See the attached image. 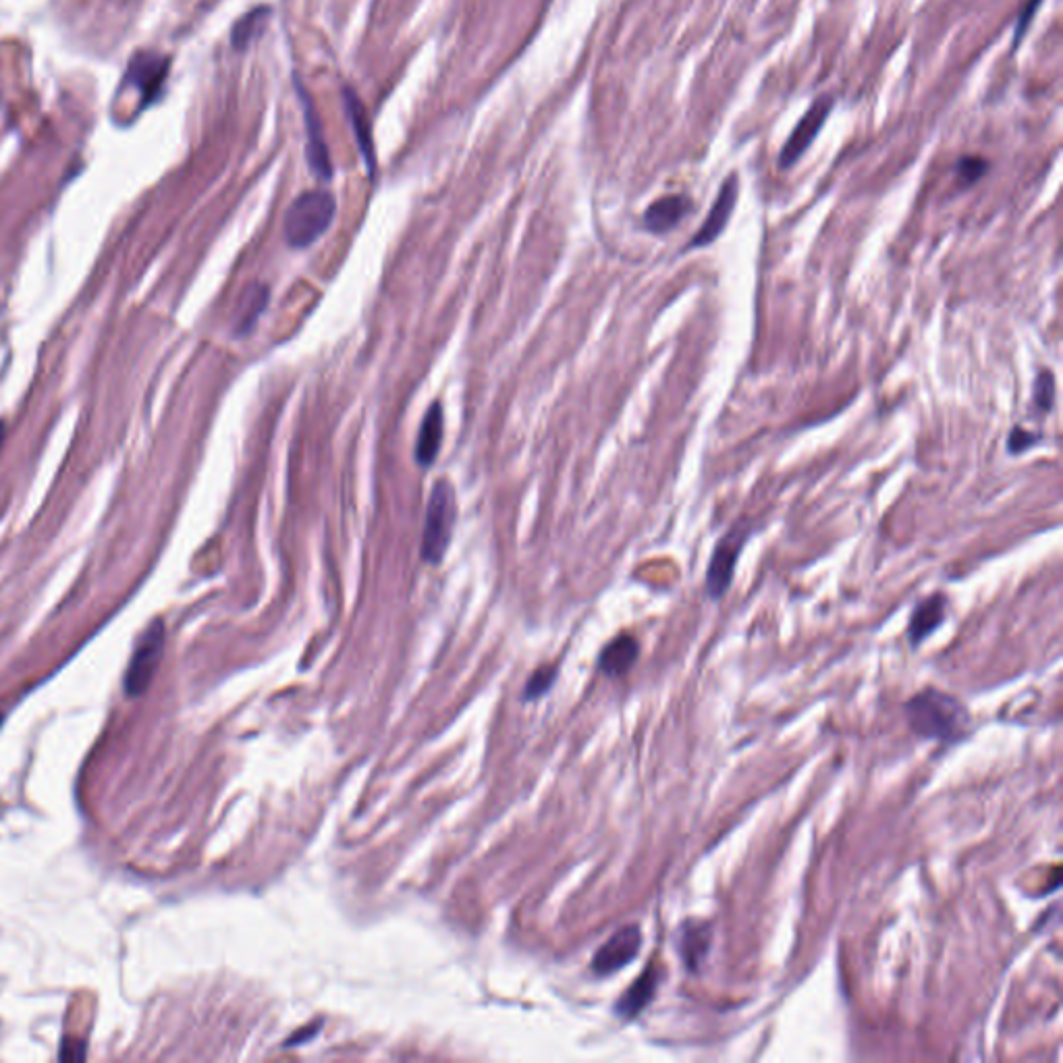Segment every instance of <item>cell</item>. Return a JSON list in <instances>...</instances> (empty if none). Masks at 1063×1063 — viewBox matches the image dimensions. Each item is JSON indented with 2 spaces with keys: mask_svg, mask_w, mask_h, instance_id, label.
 I'll return each instance as SVG.
<instances>
[{
  "mask_svg": "<svg viewBox=\"0 0 1063 1063\" xmlns=\"http://www.w3.org/2000/svg\"><path fill=\"white\" fill-rule=\"evenodd\" d=\"M906 719L918 738L947 744L962 740L970 727L968 708L956 696L937 688L914 694L906 702Z\"/></svg>",
  "mask_w": 1063,
  "mask_h": 1063,
  "instance_id": "1",
  "label": "cell"
},
{
  "mask_svg": "<svg viewBox=\"0 0 1063 1063\" xmlns=\"http://www.w3.org/2000/svg\"><path fill=\"white\" fill-rule=\"evenodd\" d=\"M337 214V200L324 189L297 196L285 214V239L291 248H308L329 231Z\"/></svg>",
  "mask_w": 1063,
  "mask_h": 1063,
  "instance_id": "2",
  "label": "cell"
},
{
  "mask_svg": "<svg viewBox=\"0 0 1063 1063\" xmlns=\"http://www.w3.org/2000/svg\"><path fill=\"white\" fill-rule=\"evenodd\" d=\"M455 493L447 480L436 482L426 509L424 532H422V559L426 563H441L455 528Z\"/></svg>",
  "mask_w": 1063,
  "mask_h": 1063,
  "instance_id": "3",
  "label": "cell"
},
{
  "mask_svg": "<svg viewBox=\"0 0 1063 1063\" xmlns=\"http://www.w3.org/2000/svg\"><path fill=\"white\" fill-rule=\"evenodd\" d=\"M750 532H752L750 522H738L733 528H729L727 534L717 542L713 557L706 567V592L713 598V601H721V598L727 594L733 582L735 565H738L740 561V555L750 538Z\"/></svg>",
  "mask_w": 1063,
  "mask_h": 1063,
  "instance_id": "4",
  "label": "cell"
},
{
  "mask_svg": "<svg viewBox=\"0 0 1063 1063\" xmlns=\"http://www.w3.org/2000/svg\"><path fill=\"white\" fill-rule=\"evenodd\" d=\"M162 648H165V625L156 619L150 628L138 640L133 650V657L125 675V690L129 696H140L150 686V681L158 669Z\"/></svg>",
  "mask_w": 1063,
  "mask_h": 1063,
  "instance_id": "5",
  "label": "cell"
},
{
  "mask_svg": "<svg viewBox=\"0 0 1063 1063\" xmlns=\"http://www.w3.org/2000/svg\"><path fill=\"white\" fill-rule=\"evenodd\" d=\"M831 111H833L831 96H821L819 100H814V104L804 113L800 123L794 127L792 135H789L787 142L783 144L781 154H779V169H792L796 162L806 154V150L816 140V135H819L821 129L825 127Z\"/></svg>",
  "mask_w": 1063,
  "mask_h": 1063,
  "instance_id": "6",
  "label": "cell"
},
{
  "mask_svg": "<svg viewBox=\"0 0 1063 1063\" xmlns=\"http://www.w3.org/2000/svg\"><path fill=\"white\" fill-rule=\"evenodd\" d=\"M642 947V931L638 924H628L601 945L592 958V972L596 976H611L632 964Z\"/></svg>",
  "mask_w": 1063,
  "mask_h": 1063,
  "instance_id": "7",
  "label": "cell"
},
{
  "mask_svg": "<svg viewBox=\"0 0 1063 1063\" xmlns=\"http://www.w3.org/2000/svg\"><path fill=\"white\" fill-rule=\"evenodd\" d=\"M738 198H740V179H738V175L731 173V175L723 181V185H721V189H719V196H717L713 208L708 210V216L704 218L702 227H700L698 233L690 239L688 250H692V248H706V245L715 243V241L721 237V233L725 231V227H727V223H729V218H731V214H733L735 204H738Z\"/></svg>",
  "mask_w": 1063,
  "mask_h": 1063,
  "instance_id": "8",
  "label": "cell"
},
{
  "mask_svg": "<svg viewBox=\"0 0 1063 1063\" xmlns=\"http://www.w3.org/2000/svg\"><path fill=\"white\" fill-rule=\"evenodd\" d=\"M711 943H713L711 924H706L704 920L688 918L679 924V929L675 933V947L688 972L702 970L708 958V951H711Z\"/></svg>",
  "mask_w": 1063,
  "mask_h": 1063,
  "instance_id": "9",
  "label": "cell"
},
{
  "mask_svg": "<svg viewBox=\"0 0 1063 1063\" xmlns=\"http://www.w3.org/2000/svg\"><path fill=\"white\" fill-rule=\"evenodd\" d=\"M167 73H169V59L160 57V54H154V52H140L138 57L129 63L125 81L142 92L144 106H148L158 96Z\"/></svg>",
  "mask_w": 1063,
  "mask_h": 1063,
  "instance_id": "10",
  "label": "cell"
},
{
  "mask_svg": "<svg viewBox=\"0 0 1063 1063\" xmlns=\"http://www.w3.org/2000/svg\"><path fill=\"white\" fill-rule=\"evenodd\" d=\"M299 96H302L306 129H308V162H310V169H312V173L318 179L329 181L333 177V165H331L329 146H326L324 133H322L324 131L322 123L318 119V113H316V108H314L310 96L302 88H299Z\"/></svg>",
  "mask_w": 1063,
  "mask_h": 1063,
  "instance_id": "11",
  "label": "cell"
},
{
  "mask_svg": "<svg viewBox=\"0 0 1063 1063\" xmlns=\"http://www.w3.org/2000/svg\"><path fill=\"white\" fill-rule=\"evenodd\" d=\"M947 613V598L943 594L926 596L924 601L916 605L912 611L910 623H908V640L914 648H918L926 638L933 636L945 621Z\"/></svg>",
  "mask_w": 1063,
  "mask_h": 1063,
  "instance_id": "12",
  "label": "cell"
},
{
  "mask_svg": "<svg viewBox=\"0 0 1063 1063\" xmlns=\"http://www.w3.org/2000/svg\"><path fill=\"white\" fill-rule=\"evenodd\" d=\"M692 208L694 206L688 196H681V194L665 196L648 206V210L644 212V227L654 235L669 233L671 229H675L681 221H684V218L692 212Z\"/></svg>",
  "mask_w": 1063,
  "mask_h": 1063,
  "instance_id": "13",
  "label": "cell"
},
{
  "mask_svg": "<svg viewBox=\"0 0 1063 1063\" xmlns=\"http://www.w3.org/2000/svg\"><path fill=\"white\" fill-rule=\"evenodd\" d=\"M659 980H661V968L648 966L636 978V983L621 995V999L615 1005V1014L621 1016L623 1020L638 1018L644 1012V1007L654 999V995H657Z\"/></svg>",
  "mask_w": 1063,
  "mask_h": 1063,
  "instance_id": "14",
  "label": "cell"
},
{
  "mask_svg": "<svg viewBox=\"0 0 1063 1063\" xmlns=\"http://www.w3.org/2000/svg\"><path fill=\"white\" fill-rule=\"evenodd\" d=\"M640 657V644L634 636L621 634L611 640L598 657V667L609 677H621L628 673Z\"/></svg>",
  "mask_w": 1063,
  "mask_h": 1063,
  "instance_id": "15",
  "label": "cell"
},
{
  "mask_svg": "<svg viewBox=\"0 0 1063 1063\" xmlns=\"http://www.w3.org/2000/svg\"><path fill=\"white\" fill-rule=\"evenodd\" d=\"M343 104H345V113H347V117L351 121L353 133H356L358 148H360V152H362V156L366 160L370 175L374 177L376 175V154H374V144H372V135H370V121H368V115H366V108L360 102V98L353 94L349 88L343 90Z\"/></svg>",
  "mask_w": 1063,
  "mask_h": 1063,
  "instance_id": "16",
  "label": "cell"
},
{
  "mask_svg": "<svg viewBox=\"0 0 1063 1063\" xmlns=\"http://www.w3.org/2000/svg\"><path fill=\"white\" fill-rule=\"evenodd\" d=\"M441 441H443V405L432 403L428 414L422 420L420 434H418L416 461L420 463V466L424 468L432 466L436 455H439Z\"/></svg>",
  "mask_w": 1063,
  "mask_h": 1063,
  "instance_id": "17",
  "label": "cell"
},
{
  "mask_svg": "<svg viewBox=\"0 0 1063 1063\" xmlns=\"http://www.w3.org/2000/svg\"><path fill=\"white\" fill-rule=\"evenodd\" d=\"M268 304V287L254 283L243 291L235 312V333L248 335Z\"/></svg>",
  "mask_w": 1063,
  "mask_h": 1063,
  "instance_id": "18",
  "label": "cell"
},
{
  "mask_svg": "<svg viewBox=\"0 0 1063 1063\" xmlns=\"http://www.w3.org/2000/svg\"><path fill=\"white\" fill-rule=\"evenodd\" d=\"M270 17V9L268 7H258L254 11H250L248 15H243L235 25H233V32H231V44L237 48V50H245L248 48L266 27V21Z\"/></svg>",
  "mask_w": 1063,
  "mask_h": 1063,
  "instance_id": "19",
  "label": "cell"
},
{
  "mask_svg": "<svg viewBox=\"0 0 1063 1063\" xmlns=\"http://www.w3.org/2000/svg\"><path fill=\"white\" fill-rule=\"evenodd\" d=\"M1034 407L1039 412L1049 414L1055 405V376L1051 370H1041L1034 378V395H1032Z\"/></svg>",
  "mask_w": 1063,
  "mask_h": 1063,
  "instance_id": "20",
  "label": "cell"
},
{
  "mask_svg": "<svg viewBox=\"0 0 1063 1063\" xmlns=\"http://www.w3.org/2000/svg\"><path fill=\"white\" fill-rule=\"evenodd\" d=\"M987 171H989V162L980 156H964L958 160V165H956V173L960 181L966 185L976 183L980 177H985Z\"/></svg>",
  "mask_w": 1063,
  "mask_h": 1063,
  "instance_id": "21",
  "label": "cell"
},
{
  "mask_svg": "<svg viewBox=\"0 0 1063 1063\" xmlns=\"http://www.w3.org/2000/svg\"><path fill=\"white\" fill-rule=\"evenodd\" d=\"M1041 434H1034L1022 426H1016L1010 436H1007V453L1010 455H1022L1024 451H1028L1030 447H1034L1039 443Z\"/></svg>",
  "mask_w": 1063,
  "mask_h": 1063,
  "instance_id": "22",
  "label": "cell"
},
{
  "mask_svg": "<svg viewBox=\"0 0 1063 1063\" xmlns=\"http://www.w3.org/2000/svg\"><path fill=\"white\" fill-rule=\"evenodd\" d=\"M557 675V669L555 667H540L528 681V688H526V698L528 700H536L538 696H542L544 692H547L551 686H553V679Z\"/></svg>",
  "mask_w": 1063,
  "mask_h": 1063,
  "instance_id": "23",
  "label": "cell"
},
{
  "mask_svg": "<svg viewBox=\"0 0 1063 1063\" xmlns=\"http://www.w3.org/2000/svg\"><path fill=\"white\" fill-rule=\"evenodd\" d=\"M1041 5H1043V0H1026V5H1024V9H1022V13H1020V17H1018V23H1016L1014 48H1018L1020 42L1024 40V36H1026V32H1028V27H1030L1034 15H1037V11L1041 9Z\"/></svg>",
  "mask_w": 1063,
  "mask_h": 1063,
  "instance_id": "24",
  "label": "cell"
},
{
  "mask_svg": "<svg viewBox=\"0 0 1063 1063\" xmlns=\"http://www.w3.org/2000/svg\"><path fill=\"white\" fill-rule=\"evenodd\" d=\"M318 1028H320V1020H318V1022H314L312 1026H308V1028H302V1032H299V1034H297V1037L289 1039V1041L285 1043V1047H289V1045H299V1043H304V1041L312 1039V1037H314V1034L318 1032Z\"/></svg>",
  "mask_w": 1063,
  "mask_h": 1063,
  "instance_id": "25",
  "label": "cell"
},
{
  "mask_svg": "<svg viewBox=\"0 0 1063 1063\" xmlns=\"http://www.w3.org/2000/svg\"><path fill=\"white\" fill-rule=\"evenodd\" d=\"M5 434H7V426L5 422L0 420V447H3V441H5Z\"/></svg>",
  "mask_w": 1063,
  "mask_h": 1063,
  "instance_id": "26",
  "label": "cell"
}]
</instances>
